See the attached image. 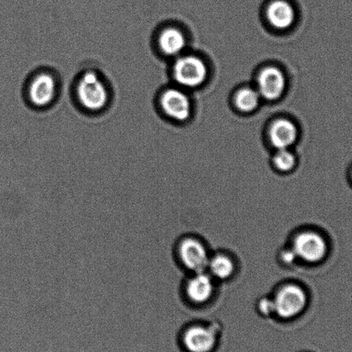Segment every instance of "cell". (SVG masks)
I'll list each match as a JSON object with an SVG mask.
<instances>
[{
	"label": "cell",
	"mask_w": 352,
	"mask_h": 352,
	"mask_svg": "<svg viewBox=\"0 0 352 352\" xmlns=\"http://www.w3.org/2000/svg\"><path fill=\"white\" fill-rule=\"evenodd\" d=\"M75 94L78 104L85 111H102L109 102V91L104 78L94 70L85 71L78 77Z\"/></svg>",
	"instance_id": "1"
},
{
	"label": "cell",
	"mask_w": 352,
	"mask_h": 352,
	"mask_svg": "<svg viewBox=\"0 0 352 352\" xmlns=\"http://www.w3.org/2000/svg\"><path fill=\"white\" fill-rule=\"evenodd\" d=\"M206 65L199 58L192 56L177 58L173 67V76L179 85L193 88L206 80Z\"/></svg>",
	"instance_id": "2"
},
{
	"label": "cell",
	"mask_w": 352,
	"mask_h": 352,
	"mask_svg": "<svg viewBox=\"0 0 352 352\" xmlns=\"http://www.w3.org/2000/svg\"><path fill=\"white\" fill-rule=\"evenodd\" d=\"M58 82L49 72H41L32 78L28 87L30 104L36 108H46L56 100Z\"/></svg>",
	"instance_id": "3"
},
{
	"label": "cell",
	"mask_w": 352,
	"mask_h": 352,
	"mask_svg": "<svg viewBox=\"0 0 352 352\" xmlns=\"http://www.w3.org/2000/svg\"><path fill=\"white\" fill-rule=\"evenodd\" d=\"M273 302L275 313L283 319H290L298 316L305 309L307 296L300 287L287 285L279 290Z\"/></svg>",
	"instance_id": "4"
},
{
	"label": "cell",
	"mask_w": 352,
	"mask_h": 352,
	"mask_svg": "<svg viewBox=\"0 0 352 352\" xmlns=\"http://www.w3.org/2000/svg\"><path fill=\"white\" fill-rule=\"evenodd\" d=\"M292 249L297 258L307 263H317L322 261L326 256L327 245L320 234L306 232L296 236Z\"/></svg>",
	"instance_id": "5"
},
{
	"label": "cell",
	"mask_w": 352,
	"mask_h": 352,
	"mask_svg": "<svg viewBox=\"0 0 352 352\" xmlns=\"http://www.w3.org/2000/svg\"><path fill=\"white\" fill-rule=\"evenodd\" d=\"M177 254L181 263L190 271L203 272L207 269L210 256L201 242L193 239H184L177 248Z\"/></svg>",
	"instance_id": "6"
},
{
	"label": "cell",
	"mask_w": 352,
	"mask_h": 352,
	"mask_svg": "<svg viewBox=\"0 0 352 352\" xmlns=\"http://www.w3.org/2000/svg\"><path fill=\"white\" fill-rule=\"evenodd\" d=\"M160 106L163 112L173 120L183 122L189 118V98L179 89L170 88L164 91L160 97Z\"/></svg>",
	"instance_id": "7"
},
{
	"label": "cell",
	"mask_w": 352,
	"mask_h": 352,
	"mask_svg": "<svg viewBox=\"0 0 352 352\" xmlns=\"http://www.w3.org/2000/svg\"><path fill=\"white\" fill-rule=\"evenodd\" d=\"M285 88V78L278 68L267 67L261 71L258 78V91L267 100L281 97Z\"/></svg>",
	"instance_id": "8"
},
{
	"label": "cell",
	"mask_w": 352,
	"mask_h": 352,
	"mask_svg": "<svg viewBox=\"0 0 352 352\" xmlns=\"http://www.w3.org/2000/svg\"><path fill=\"white\" fill-rule=\"evenodd\" d=\"M183 341L190 352H210L214 346L215 336L207 328L195 327L184 333Z\"/></svg>",
	"instance_id": "9"
},
{
	"label": "cell",
	"mask_w": 352,
	"mask_h": 352,
	"mask_svg": "<svg viewBox=\"0 0 352 352\" xmlns=\"http://www.w3.org/2000/svg\"><path fill=\"white\" fill-rule=\"evenodd\" d=\"M297 129L292 122L287 119H279L270 129V139L272 145L279 149H288L296 142Z\"/></svg>",
	"instance_id": "10"
},
{
	"label": "cell",
	"mask_w": 352,
	"mask_h": 352,
	"mask_svg": "<svg viewBox=\"0 0 352 352\" xmlns=\"http://www.w3.org/2000/svg\"><path fill=\"white\" fill-rule=\"evenodd\" d=\"M214 292V283L210 276L203 272H197L186 285L188 298L196 303L206 302Z\"/></svg>",
	"instance_id": "11"
},
{
	"label": "cell",
	"mask_w": 352,
	"mask_h": 352,
	"mask_svg": "<svg viewBox=\"0 0 352 352\" xmlns=\"http://www.w3.org/2000/svg\"><path fill=\"white\" fill-rule=\"evenodd\" d=\"M160 50L166 56H177L186 46L184 33L174 27H168L160 32L158 37Z\"/></svg>",
	"instance_id": "12"
},
{
	"label": "cell",
	"mask_w": 352,
	"mask_h": 352,
	"mask_svg": "<svg viewBox=\"0 0 352 352\" xmlns=\"http://www.w3.org/2000/svg\"><path fill=\"white\" fill-rule=\"evenodd\" d=\"M295 11L292 6L285 0L273 1L267 9L269 22L276 29L289 28L295 21Z\"/></svg>",
	"instance_id": "13"
},
{
	"label": "cell",
	"mask_w": 352,
	"mask_h": 352,
	"mask_svg": "<svg viewBox=\"0 0 352 352\" xmlns=\"http://www.w3.org/2000/svg\"><path fill=\"white\" fill-rule=\"evenodd\" d=\"M207 269L218 279H227L234 271V263L225 255H215L208 261Z\"/></svg>",
	"instance_id": "14"
},
{
	"label": "cell",
	"mask_w": 352,
	"mask_h": 352,
	"mask_svg": "<svg viewBox=\"0 0 352 352\" xmlns=\"http://www.w3.org/2000/svg\"><path fill=\"white\" fill-rule=\"evenodd\" d=\"M261 95L258 91L252 88H243L235 96V104L241 111L250 112L257 109Z\"/></svg>",
	"instance_id": "15"
},
{
	"label": "cell",
	"mask_w": 352,
	"mask_h": 352,
	"mask_svg": "<svg viewBox=\"0 0 352 352\" xmlns=\"http://www.w3.org/2000/svg\"><path fill=\"white\" fill-rule=\"evenodd\" d=\"M275 166L281 172H289L296 165V158L288 149H279L274 157Z\"/></svg>",
	"instance_id": "16"
},
{
	"label": "cell",
	"mask_w": 352,
	"mask_h": 352,
	"mask_svg": "<svg viewBox=\"0 0 352 352\" xmlns=\"http://www.w3.org/2000/svg\"><path fill=\"white\" fill-rule=\"evenodd\" d=\"M258 309L264 316L275 313L274 302L273 300L263 298L258 304Z\"/></svg>",
	"instance_id": "17"
},
{
	"label": "cell",
	"mask_w": 352,
	"mask_h": 352,
	"mask_svg": "<svg viewBox=\"0 0 352 352\" xmlns=\"http://www.w3.org/2000/svg\"><path fill=\"white\" fill-rule=\"evenodd\" d=\"M282 258L283 261L286 263V264H292V263L295 262L297 258V256L293 249H292V250H286L283 252Z\"/></svg>",
	"instance_id": "18"
}]
</instances>
